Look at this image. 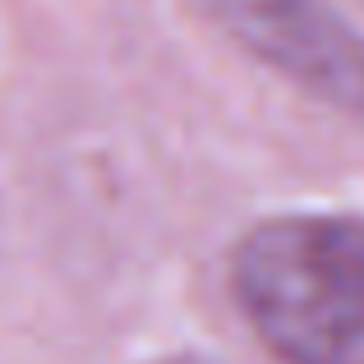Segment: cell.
Here are the masks:
<instances>
[{
  "instance_id": "6da1fadb",
  "label": "cell",
  "mask_w": 364,
  "mask_h": 364,
  "mask_svg": "<svg viewBox=\"0 0 364 364\" xmlns=\"http://www.w3.org/2000/svg\"><path fill=\"white\" fill-rule=\"evenodd\" d=\"M231 295L277 364H364V213H277L231 249Z\"/></svg>"
},
{
  "instance_id": "7a4b0ae2",
  "label": "cell",
  "mask_w": 364,
  "mask_h": 364,
  "mask_svg": "<svg viewBox=\"0 0 364 364\" xmlns=\"http://www.w3.org/2000/svg\"><path fill=\"white\" fill-rule=\"evenodd\" d=\"M254 60L300 92L364 111V37L332 0H208Z\"/></svg>"
},
{
  "instance_id": "3957f363",
  "label": "cell",
  "mask_w": 364,
  "mask_h": 364,
  "mask_svg": "<svg viewBox=\"0 0 364 364\" xmlns=\"http://www.w3.org/2000/svg\"><path fill=\"white\" fill-rule=\"evenodd\" d=\"M148 364H208L203 355H161V360H148Z\"/></svg>"
}]
</instances>
